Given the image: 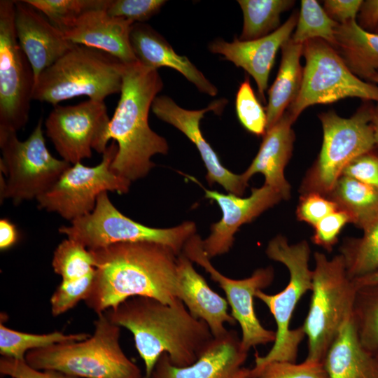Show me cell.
Segmentation results:
<instances>
[{
    "label": "cell",
    "mask_w": 378,
    "mask_h": 378,
    "mask_svg": "<svg viewBox=\"0 0 378 378\" xmlns=\"http://www.w3.org/2000/svg\"><path fill=\"white\" fill-rule=\"evenodd\" d=\"M372 107L363 105L348 118L333 110L318 114L323 129L322 146L301 183V195L317 192L327 197L346 165L374 148Z\"/></svg>",
    "instance_id": "8"
},
{
    "label": "cell",
    "mask_w": 378,
    "mask_h": 378,
    "mask_svg": "<svg viewBox=\"0 0 378 378\" xmlns=\"http://www.w3.org/2000/svg\"><path fill=\"white\" fill-rule=\"evenodd\" d=\"M227 102L225 99H220L214 101L205 108L188 110L178 106L167 95H158L153 102L151 110L159 119L180 130L196 146L206 169V179L209 186L217 183L230 193L241 197L248 183L241 174L232 173L221 164L217 153L200 130V121L204 114L209 111L220 113Z\"/></svg>",
    "instance_id": "16"
},
{
    "label": "cell",
    "mask_w": 378,
    "mask_h": 378,
    "mask_svg": "<svg viewBox=\"0 0 378 378\" xmlns=\"http://www.w3.org/2000/svg\"><path fill=\"white\" fill-rule=\"evenodd\" d=\"M248 351L235 330L214 337L197 360L186 367L172 364L163 353L149 378H252L251 369L244 367Z\"/></svg>",
    "instance_id": "18"
},
{
    "label": "cell",
    "mask_w": 378,
    "mask_h": 378,
    "mask_svg": "<svg viewBox=\"0 0 378 378\" xmlns=\"http://www.w3.org/2000/svg\"><path fill=\"white\" fill-rule=\"evenodd\" d=\"M15 28L18 43L36 80L39 74L76 44L24 1H15Z\"/></svg>",
    "instance_id": "21"
},
{
    "label": "cell",
    "mask_w": 378,
    "mask_h": 378,
    "mask_svg": "<svg viewBox=\"0 0 378 378\" xmlns=\"http://www.w3.org/2000/svg\"><path fill=\"white\" fill-rule=\"evenodd\" d=\"M327 197L360 229L378 216V188L352 178L341 176Z\"/></svg>",
    "instance_id": "28"
},
{
    "label": "cell",
    "mask_w": 378,
    "mask_h": 378,
    "mask_svg": "<svg viewBox=\"0 0 378 378\" xmlns=\"http://www.w3.org/2000/svg\"><path fill=\"white\" fill-rule=\"evenodd\" d=\"M90 336L85 332L64 334L54 331L46 334H33L18 331L0 323V354L3 357L24 360L31 350L67 342H80Z\"/></svg>",
    "instance_id": "31"
},
{
    "label": "cell",
    "mask_w": 378,
    "mask_h": 378,
    "mask_svg": "<svg viewBox=\"0 0 378 378\" xmlns=\"http://www.w3.org/2000/svg\"><path fill=\"white\" fill-rule=\"evenodd\" d=\"M117 151L118 145L113 141L96 166L88 167L81 162L71 164L48 191L36 198L38 207L71 222L91 213L101 193H127L131 181L111 169Z\"/></svg>",
    "instance_id": "12"
},
{
    "label": "cell",
    "mask_w": 378,
    "mask_h": 378,
    "mask_svg": "<svg viewBox=\"0 0 378 378\" xmlns=\"http://www.w3.org/2000/svg\"><path fill=\"white\" fill-rule=\"evenodd\" d=\"M182 253L192 262L200 265L209 273L211 279L218 284L226 295L231 308V315L241 330L242 347L248 352L251 347L274 342L276 332L265 328L258 318L253 299L256 293L266 288L274 277L272 266L255 270L245 279H233L219 272L210 262L203 247V240L197 234L192 235L185 244Z\"/></svg>",
    "instance_id": "14"
},
{
    "label": "cell",
    "mask_w": 378,
    "mask_h": 378,
    "mask_svg": "<svg viewBox=\"0 0 378 378\" xmlns=\"http://www.w3.org/2000/svg\"><path fill=\"white\" fill-rule=\"evenodd\" d=\"M15 1H0V131L24 127L35 85V75L15 28Z\"/></svg>",
    "instance_id": "13"
},
{
    "label": "cell",
    "mask_w": 378,
    "mask_h": 378,
    "mask_svg": "<svg viewBox=\"0 0 378 378\" xmlns=\"http://www.w3.org/2000/svg\"><path fill=\"white\" fill-rule=\"evenodd\" d=\"M374 149L351 161L343 170L342 176L378 188V153Z\"/></svg>",
    "instance_id": "42"
},
{
    "label": "cell",
    "mask_w": 378,
    "mask_h": 378,
    "mask_svg": "<svg viewBox=\"0 0 378 378\" xmlns=\"http://www.w3.org/2000/svg\"><path fill=\"white\" fill-rule=\"evenodd\" d=\"M24 1L43 13L62 31L84 13L92 9H106L108 2V0Z\"/></svg>",
    "instance_id": "35"
},
{
    "label": "cell",
    "mask_w": 378,
    "mask_h": 378,
    "mask_svg": "<svg viewBox=\"0 0 378 378\" xmlns=\"http://www.w3.org/2000/svg\"><path fill=\"white\" fill-rule=\"evenodd\" d=\"M337 210V204L326 196L317 192H308L301 195L296 216L298 220L314 227L321 219Z\"/></svg>",
    "instance_id": "40"
},
{
    "label": "cell",
    "mask_w": 378,
    "mask_h": 378,
    "mask_svg": "<svg viewBox=\"0 0 378 378\" xmlns=\"http://www.w3.org/2000/svg\"><path fill=\"white\" fill-rule=\"evenodd\" d=\"M356 287L378 285V270L364 276L354 279Z\"/></svg>",
    "instance_id": "47"
},
{
    "label": "cell",
    "mask_w": 378,
    "mask_h": 378,
    "mask_svg": "<svg viewBox=\"0 0 378 378\" xmlns=\"http://www.w3.org/2000/svg\"><path fill=\"white\" fill-rule=\"evenodd\" d=\"M374 32L376 33V34H378V27H377V29H375V31Z\"/></svg>",
    "instance_id": "50"
},
{
    "label": "cell",
    "mask_w": 378,
    "mask_h": 378,
    "mask_svg": "<svg viewBox=\"0 0 378 378\" xmlns=\"http://www.w3.org/2000/svg\"><path fill=\"white\" fill-rule=\"evenodd\" d=\"M310 247L303 240L289 244L288 239L277 235L271 239L266 248L267 257L284 264L289 272L286 286L276 294H267L258 290L255 298L268 307L276 324V338L274 344L264 356L255 355V365L251 369V377L263 366L274 361L295 363L298 347L305 333L302 326L290 329V324L295 307L302 297L312 289V270L309 265Z\"/></svg>",
    "instance_id": "6"
},
{
    "label": "cell",
    "mask_w": 378,
    "mask_h": 378,
    "mask_svg": "<svg viewBox=\"0 0 378 378\" xmlns=\"http://www.w3.org/2000/svg\"><path fill=\"white\" fill-rule=\"evenodd\" d=\"M293 123L286 111L275 125L266 130L257 155L241 174L247 183L254 174H262L264 184L276 190L286 200L291 195V186L285 177L284 170L290 159L295 139L292 129Z\"/></svg>",
    "instance_id": "23"
},
{
    "label": "cell",
    "mask_w": 378,
    "mask_h": 378,
    "mask_svg": "<svg viewBox=\"0 0 378 378\" xmlns=\"http://www.w3.org/2000/svg\"><path fill=\"white\" fill-rule=\"evenodd\" d=\"M110 120L104 101L57 104L46 120V134L62 160L74 164L91 158L92 150H106Z\"/></svg>",
    "instance_id": "15"
},
{
    "label": "cell",
    "mask_w": 378,
    "mask_h": 378,
    "mask_svg": "<svg viewBox=\"0 0 378 378\" xmlns=\"http://www.w3.org/2000/svg\"><path fill=\"white\" fill-rule=\"evenodd\" d=\"M298 18V13L295 11L279 29L267 36L250 41H241L235 37L231 42L217 38L209 43V49L251 76L256 83L260 97L265 101V91L276 55L291 38Z\"/></svg>",
    "instance_id": "19"
},
{
    "label": "cell",
    "mask_w": 378,
    "mask_h": 378,
    "mask_svg": "<svg viewBox=\"0 0 378 378\" xmlns=\"http://www.w3.org/2000/svg\"><path fill=\"white\" fill-rule=\"evenodd\" d=\"M0 373L11 378H78L55 370H37L24 360L11 358H0Z\"/></svg>",
    "instance_id": "43"
},
{
    "label": "cell",
    "mask_w": 378,
    "mask_h": 378,
    "mask_svg": "<svg viewBox=\"0 0 378 378\" xmlns=\"http://www.w3.org/2000/svg\"><path fill=\"white\" fill-rule=\"evenodd\" d=\"M18 240V232L15 225L7 218L0 220V249L5 251L14 246Z\"/></svg>",
    "instance_id": "46"
},
{
    "label": "cell",
    "mask_w": 378,
    "mask_h": 378,
    "mask_svg": "<svg viewBox=\"0 0 378 378\" xmlns=\"http://www.w3.org/2000/svg\"><path fill=\"white\" fill-rule=\"evenodd\" d=\"M322 363L328 378H378V356L361 344L352 316L343 325Z\"/></svg>",
    "instance_id": "25"
},
{
    "label": "cell",
    "mask_w": 378,
    "mask_h": 378,
    "mask_svg": "<svg viewBox=\"0 0 378 378\" xmlns=\"http://www.w3.org/2000/svg\"><path fill=\"white\" fill-rule=\"evenodd\" d=\"M186 176L200 186L205 197L216 202L222 211L221 219L211 225L209 236L203 240L204 250L209 258L227 253L240 226L251 222L283 200L276 190L265 184L252 188L251 195L242 198L230 192L226 195L205 189L195 177Z\"/></svg>",
    "instance_id": "17"
},
{
    "label": "cell",
    "mask_w": 378,
    "mask_h": 378,
    "mask_svg": "<svg viewBox=\"0 0 378 378\" xmlns=\"http://www.w3.org/2000/svg\"><path fill=\"white\" fill-rule=\"evenodd\" d=\"M235 107L241 125L255 135L264 136L267 128L266 111L255 97L248 78H246L239 85Z\"/></svg>",
    "instance_id": "36"
},
{
    "label": "cell",
    "mask_w": 378,
    "mask_h": 378,
    "mask_svg": "<svg viewBox=\"0 0 378 378\" xmlns=\"http://www.w3.org/2000/svg\"><path fill=\"white\" fill-rule=\"evenodd\" d=\"M312 297L302 328L307 337L304 360L322 363L344 323L352 316L357 287L341 254L314 253Z\"/></svg>",
    "instance_id": "7"
},
{
    "label": "cell",
    "mask_w": 378,
    "mask_h": 378,
    "mask_svg": "<svg viewBox=\"0 0 378 378\" xmlns=\"http://www.w3.org/2000/svg\"><path fill=\"white\" fill-rule=\"evenodd\" d=\"M124 64L105 52L76 44L39 74L32 99L54 106L80 96L104 102L120 92Z\"/></svg>",
    "instance_id": "5"
},
{
    "label": "cell",
    "mask_w": 378,
    "mask_h": 378,
    "mask_svg": "<svg viewBox=\"0 0 378 378\" xmlns=\"http://www.w3.org/2000/svg\"><path fill=\"white\" fill-rule=\"evenodd\" d=\"M356 22L362 29L374 31L378 27V0L363 1Z\"/></svg>",
    "instance_id": "45"
},
{
    "label": "cell",
    "mask_w": 378,
    "mask_h": 378,
    "mask_svg": "<svg viewBox=\"0 0 378 378\" xmlns=\"http://www.w3.org/2000/svg\"><path fill=\"white\" fill-rule=\"evenodd\" d=\"M362 230L360 237L345 239L340 248L348 275L352 279L378 270V216Z\"/></svg>",
    "instance_id": "30"
},
{
    "label": "cell",
    "mask_w": 378,
    "mask_h": 378,
    "mask_svg": "<svg viewBox=\"0 0 378 378\" xmlns=\"http://www.w3.org/2000/svg\"><path fill=\"white\" fill-rule=\"evenodd\" d=\"M40 119L25 141L16 132L0 131L1 200L10 199L17 205L36 199L48 191L71 164L48 150Z\"/></svg>",
    "instance_id": "9"
},
{
    "label": "cell",
    "mask_w": 378,
    "mask_h": 378,
    "mask_svg": "<svg viewBox=\"0 0 378 378\" xmlns=\"http://www.w3.org/2000/svg\"><path fill=\"white\" fill-rule=\"evenodd\" d=\"M362 0H326L323 9L339 24L356 20Z\"/></svg>",
    "instance_id": "44"
},
{
    "label": "cell",
    "mask_w": 378,
    "mask_h": 378,
    "mask_svg": "<svg viewBox=\"0 0 378 378\" xmlns=\"http://www.w3.org/2000/svg\"><path fill=\"white\" fill-rule=\"evenodd\" d=\"M58 231L89 250L118 243L153 242L182 253L186 241L195 234L194 222L186 221L171 228L146 226L123 215L111 202L108 192L101 193L93 211L62 226Z\"/></svg>",
    "instance_id": "10"
},
{
    "label": "cell",
    "mask_w": 378,
    "mask_h": 378,
    "mask_svg": "<svg viewBox=\"0 0 378 378\" xmlns=\"http://www.w3.org/2000/svg\"><path fill=\"white\" fill-rule=\"evenodd\" d=\"M134 24L111 16L104 8H97L82 14L62 32L74 44L95 48L124 64H132L138 62L130 41Z\"/></svg>",
    "instance_id": "20"
},
{
    "label": "cell",
    "mask_w": 378,
    "mask_h": 378,
    "mask_svg": "<svg viewBox=\"0 0 378 378\" xmlns=\"http://www.w3.org/2000/svg\"><path fill=\"white\" fill-rule=\"evenodd\" d=\"M164 0H108L106 10L111 16L134 23H144L158 13Z\"/></svg>",
    "instance_id": "39"
},
{
    "label": "cell",
    "mask_w": 378,
    "mask_h": 378,
    "mask_svg": "<svg viewBox=\"0 0 378 378\" xmlns=\"http://www.w3.org/2000/svg\"><path fill=\"white\" fill-rule=\"evenodd\" d=\"M114 324L133 335L135 348L149 378L163 353L172 365L186 367L195 363L214 338L202 320L196 318L176 298L171 304L149 297L129 298L104 312Z\"/></svg>",
    "instance_id": "2"
},
{
    "label": "cell",
    "mask_w": 378,
    "mask_h": 378,
    "mask_svg": "<svg viewBox=\"0 0 378 378\" xmlns=\"http://www.w3.org/2000/svg\"><path fill=\"white\" fill-rule=\"evenodd\" d=\"M253 378H328L323 363L304 360L301 363L271 362L263 366Z\"/></svg>",
    "instance_id": "38"
},
{
    "label": "cell",
    "mask_w": 378,
    "mask_h": 378,
    "mask_svg": "<svg viewBox=\"0 0 378 378\" xmlns=\"http://www.w3.org/2000/svg\"><path fill=\"white\" fill-rule=\"evenodd\" d=\"M92 335L80 342L31 350L25 361L37 370H55L78 378H144L120 344V327L104 313L97 315Z\"/></svg>",
    "instance_id": "4"
},
{
    "label": "cell",
    "mask_w": 378,
    "mask_h": 378,
    "mask_svg": "<svg viewBox=\"0 0 378 378\" xmlns=\"http://www.w3.org/2000/svg\"><path fill=\"white\" fill-rule=\"evenodd\" d=\"M305 59L300 90L287 112L295 122L310 106L356 97L378 103V86L364 81L346 66L337 50L321 39L303 44Z\"/></svg>",
    "instance_id": "11"
},
{
    "label": "cell",
    "mask_w": 378,
    "mask_h": 378,
    "mask_svg": "<svg viewBox=\"0 0 378 378\" xmlns=\"http://www.w3.org/2000/svg\"><path fill=\"white\" fill-rule=\"evenodd\" d=\"M302 49L303 45L294 43L291 38L281 48L279 71L268 90L266 130L279 121L299 94L303 77Z\"/></svg>",
    "instance_id": "27"
},
{
    "label": "cell",
    "mask_w": 378,
    "mask_h": 378,
    "mask_svg": "<svg viewBox=\"0 0 378 378\" xmlns=\"http://www.w3.org/2000/svg\"><path fill=\"white\" fill-rule=\"evenodd\" d=\"M52 266L62 281L76 280L95 270L92 251L69 238L64 239L54 251Z\"/></svg>",
    "instance_id": "34"
},
{
    "label": "cell",
    "mask_w": 378,
    "mask_h": 378,
    "mask_svg": "<svg viewBox=\"0 0 378 378\" xmlns=\"http://www.w3.org/2000/svg\"><path fill=\"white\" fill-rule=\"evenodd\" d=\"M334 48L349 70L371 81L378 73V34L362 29L356 20L338 24Z\"/></svg>",
    "instance_id": "26"
},
{
    "label": "cell",
    "mask_w": 378,
    "mask_h": 378,
    "mask_svg": "<svg viewBox=\"0 0 378 378\" xmlns=\"http://www.w3.org/2000/svg\"><path fill=\"white\" fill-rule=\"evenodd\" d=\"M130 41L139 62L157 69L166 66L181 73L202 93L214 97L217 88L186 56L178 55L167 40L145 23L132 25Z\"/></svg>",
    "instance_id": "24"
},
{
    "label": "cell",
    "mask_w": 378,
    "mask_h": 378,
    "mask_svg": "<svg viewBox=\"0 0 378 378\" xmlns=\"http://www.w3.org/2000/svg\"><path fill=\"white\" fill-rule=\"evenodd\" d=\"M163 88L157 69L139 62L125 64L120 97L110 120L107 140L118 145L111 169L131 182L145 177L155 166L156 154L166 155L167 140L149 126L153 100Z\"/></svg>",
    "instance_id": "3"
},
{
    "label": "cell",
    "mask_w": 378,
    "mask_h": 378,
    "mask_svg": "<svg viewBox=\"0 0 378 378\" xmlns=\"http://www.w3.org/2000/svg\"><path fill=\"white\" fill-rule=\"evenodd\" d=\"M349 223H351V219L347 213L340 209L335 211L314 227L312 241L328 252H331L337 242L341 230Z\"/></svg>",
    "instance_id": "41"
},
{
    "label": "cell",
    "mask_w": 378,
    "mask_h": 378,
    "mask_svg": "<svg viewBox=\"0 0 378 378\" xmlns=\"http://www.w3.org/2000/svg\"><path fill=\"white\" fill-rule=\"evenodd\" d=\"M244 23L241 41L264 37L279 29L281 15L295 4L293 0H239Z\"/></svg>",
    "instance_id": "29"
},
{
    "label": "cell",
    "mask_w": 378,
    "mask_h": 378,
    "mask_svg": "<svg viewBox=\"0 0 378 378\" xmlns=\"http://www.w3.org/2000/svg\"><path fill=\"white\" fill-rule=\"evenodd\" d=\"M371 82L378 84V73L373 76L371 80Z\"/></svg>",
    "instance_id": "49"
},
{
    "label": "cell",
    "mask_w": 378,
    "mask_h": 378,
    "mask_svg": "<svg viewBox=\"0 0 378 378\" xmlns=\"http://www.w3.org/2000/svg\"><path fill=\"white\" fill-rule=\"evenodd\" d=\"M177 298L194 317L207 324L214 337L223 336L228 331L225 323L232 326L237 323L228 313L227 300L209 287L183 253L178 256Z\"/></svg>",
    "instance_id": "22"
},
{
    "label": "cell",
    "mask_w": 378,
    "mask_h": 378,
    "mask_svg": "<svg viewBox=\"0 0 378 378\" xmlns=\"http://www.w3.org/2000/svg\"><path fill=\"white\" fill-rule=\"evenodd\" d=\"M95 270L90 274L74 281H62L52 295L50 303L53 316H58L85 300L91 289Z\"/></svg>",
    "instance_id": "37"
},
{
    "label": "cell",
    "mask_w": 378,
    "mask_h": 378,
    "mask_svg": "<svg viewBox=\"0 0 378 378\" xmlns=\"http://www.w3.org/2000/svg\"><path fill=\"white\" fill-rule=\"evenodd\" d=\"M371 124L373 129L375 146L378 147V103L372 107Z\"/></svg>",
    "instance_id": "48"
},
{
    "label": "cell",
    "mask_w": 378,
    "mask_h": 378,
    "mask_svg": "<svg viewBox=\"0 0 378 378\" xmlns=\"http://www.w3.org/2000/svg\"><path fill=\"white\" fill-rule=\"evenodd\" d=\"M339 24L332 20L316 0H302L292 41L303 45L312 39H321L335 47V29Z\"/></svg>",
    "instance_id": "33"
},
{
    "label": "cell",
    "mask_w": 378,
    "mask_h": 378,
    "mask_svg": "<svg viewBox=\"0 0 378 378\" xmlns=\"http://www.w3.org/2000/svg\"><path fill=\"white\" fill-rule=\"evenodd\" d=\"M352 318L363 346L378 356V285L357 287Z\"/></svg>",
    "instance_id": "32"
},
{
    "label": "cell",
    "mask_w": 378,
    "mask_h": 378,
    "mask_svg": "<svg viewBox=\"0 0 378 378\" xmlns=\"http://www.w3.org/2000/svg\"><path fill=\"white\" fill-rule=\"evenodd\" d=\"M95 272L84 300L97 315L136 296L171 304L178 295V256L153 242L118 243L90 250Z\"/></svg>",
    "instance_id": "1"
}]
</instances>
